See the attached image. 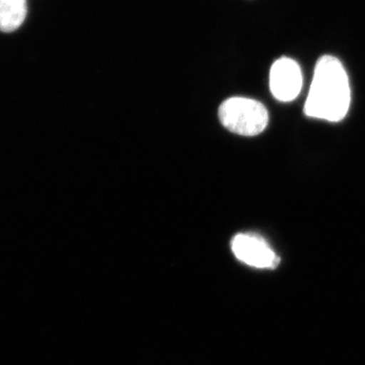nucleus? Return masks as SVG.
Returning <instances> with one entry per match:
<instances>
[{"label": "nucleus", "instance_id": "nucleus-1", "mask_svg": "<svg viewBox=\"0 0 365 365\" xmlns=\"http://www.w3.org/2000/svg\"><path fill=\"white\" fill-rule=\"evenodd\" d=\"M351 103L349 79L336 57L325 55L314 67L311 90L304 104V114L314 119L339 122Z\"/></svg>", "mask_w": 365, "mask_h": 365}, {"label": "nucleus", "instance_id": "nucleus-2", "mask_svg": "<svg viewBox=\"0 0 365 365\" xmlns=\"http://www.w3.org/2000/svg\"><path fill=\"white\" fill-rule=\"evenodd\" d=\"M220 119L227 130L242 136H256L265 130L269 121L267 109L252 98L235 97L223 102Z\"/></svg>", "mask_w": 365, "mask_h": 365}, {"label": "nucleus", "instance_id": "nucleus-3", "mask_svg": "<svg viewBox=\"0 0 365 365\" xmlns=\"http://www.w3.org/2000/svg\"><path fill=\"white\" fill-rule=\"evenodd\" d=\"M230 246L235 256L242 263L251 267L274 269L280 263L279 257L260 235L254 234L235 235Z\"/></svg>", "mask_w": 365, "mask_h": 365}, {"label": "nucleus", "instance_id": "nucleus-4", "mask_svg": "<svg viewBox=\"0 0 365 365\" xmlns=\"http://www.w3.org/2000/svg\"><path fill=\"white\" fill-rule=\"evenodd\" d=\"M302 69L294 59L281 57L274 62L270 71V90L280 102L295 100L302 88Z\"/></svg>", "mask_w": 365, "mask_h": 365}, {"label": "nucleus", "instance_id": "nucleus-5", "mask_svg": "<svg viewBox=\"0 0 365 365\" xmlns=\"http://www.w3.org/2000/svg\"><path fill=\"white\" fill-rule=\"evenodd\" d=\"M26 16V0H0V31L11 33L18 30Z\"/></svg>", "mask_w": 365, "mask_h": 365}]
</instances>
